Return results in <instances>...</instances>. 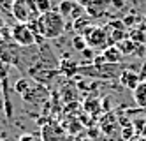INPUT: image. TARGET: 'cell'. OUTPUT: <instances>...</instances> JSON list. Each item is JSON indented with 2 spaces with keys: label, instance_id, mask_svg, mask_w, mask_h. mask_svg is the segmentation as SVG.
<instances>
[{
  "label": "cell",
  "instance_id": "cell-21",
  "mask_svg": "<svg viewBox=\"0 0 146 141\" xmlns=\"http://www.w3.org/2000/svg\"><path fill=\"white\" fill-rule=\"evenodd\" d=\"M4 27H5V21H4V18H2V14H0V32L4 30Z\"/></svg>",
  "mask_w": 146,
  "mask_h": 141
},
{
  "label": "cell",
  "instance_id": "cell-20",
  "mask_svg": "<svg viewBox=\"0 0 146 141\" xmlns=\"http://www.w3.org/2000/svg\"><path fill=\"white\" fill-rule=\"evenodd\" d=\"M113 4H114V7H118V9H120V7L123 5V0H113Z\"/></svg>",
  "mask_w": 146,
  "mask_h": 141
},
{
  "label": "cell",
  "instance_id": "cell-8",
  "mask_svg": "<svg viewBox=\"0 0 146 141\" xmlns=\"http://www.w3.org/2000/svg\"><path fill=\"white\" fill-rule=\"evenodd\" d=\"M120 81H121V85L125 86V88H130L132 92L135 90V86L141 83L139 74H137V72H134V71H130V69L123 71V72L120 74Z\"/></svg>",
  "mask_w": 146,
  "mask_h": 141
},
{
  "label": "cell",
  "instance_id": "cell-12",
  "mask_svg": "<svg viewBox=\"0 0 146 141\" xmlns=\"http://www.w3.org/2000/svg\"><path fill=\"white\" fill-rule=\"evenodd\" d=\"M76 2H72V0H62L60 5H58V13L67 18V16H72V13H74V9H76Z\"/></svg>",
  "mask_w": 146,
  "mask_h": 141
},
{
  "label": "cell",
  "instance_id": "cell-16",
  "mask_svg": "<svg viewBox=\"0 0 146 141\" xmlns=\"http://www.w3.org/2000/svg\"><path fill=\"white\" fill-rule=\"evenodd\" d=\"M30 88V83L27 81V80H18L16 81V86H14V90L19 94V95H23V94H27V90Z\"/></svg>",
  "mask_w": 146,
  "mask_h": 141
},
{
  "label": "cell",
  "instance_id": "cell-22",
  "mask_svg": "<svg viewBox=\"0 0 146 141\" xmlns=\"http://www.w3.org/2000/svg\"><path fill=\"white\" fill-rule=\"evenodd\" d=\"M78 2H79V4H81V5H83V4H85V5H88V4H90V2H92V0H78Z\"/></svg>",
  "mask_w": 146,
  "mask_h": 141
},
{
  "label": "cell",
  "instance_id": "cell-2",
  "mask_svg": "<svg viewBox=\"0 0 146 141\" xmlns=\"http://www.w3.org/2000/svg\"><path fill=\"white\" fill-rule=\"evenodd\" d=\"M11 13L16 18L18 23H25V25L35 23L40 16V13L37 11V7L34 4V0H13Z\"/></svg>",
  "mask_w": 146,
  "mask_h": 141
},
{
  "label": "cell",
  "instance_id": "cell-6",
  "mask_svg": "<svg viewBox=\"0 0 146 141\" xmlns=\"http://www.w3.org/2000/svg\"><path fill=\"white\" fill-rule=\"evenodd\" d=\"M0 60H4L5 63H18L16 58V44L13 46V42H7L5 37L0 35Z\"/></svg>",
  "mask_w": 146,
  "mask_h": 141
},
{
  "label": "cell",
  "instance_id": "cell-13",
  "mask_svg": "<svg viewBox=\"0 0 146 141\" xmlns=\"http://www.w3.org/2000/svg\"><path fill=\"white\" fill-rule=\"evenodd\" d=\"M129 39L134 42V44H143V42H146V34H144V30L134 28V30L129 32Z\"/></svg>",
  "mask_w": 146,
  "mask_h": 141
},
{
  "label": "cell",
  "instance_id": "cell-10",
  "mask_svg": "<svg viewBox=\"0 0 146 141\" xmlns=\"http://www.w3.org/2000/svg\"><path fill=\"white\" fill-rule=\"evenodd\" d=\"M134 94V101L139 108L146 110V81H141L137 86H135V90L132 92Z\"/></svg>",
  "mask_w": 146,
  "mask_h": 141
},
{
  "label": "cell",
  "instance_id": "cell-23",
  "mask_svg": "<svg viewBox=\"0 0 146 141\" xmlns=\"http://www.w3.org/2000/svg\"><path fill=\"white\" fill-rule=\"evenodd\" d=\"M141 134H143V138H144V139H146V124H144V127H143V129H141Z\"/></svg>",
  "mask_w": 146,
  "mask_h": 141
},
{
  "label": "cell",
  "instance_id": "cell-17",
  "mask_svg": "<svg viewBox=\"0 0 146 141\" xmlns=\"http://www.w3.org/2000/svg\"><path fill=\"white\" fill-rule=\"evenodd\" d=\"M9 63H5L4 60H0V80L2 81H7V76H9Z\"/></svg>",
  "mask_w": 146,
  "mask_h": 141
},
{
  "label": "cell",
  "instance_id": "cell-3",
  "mask_svg": "<svg viewBox=\"0 0 146 141\" xmlns=\"http://www.w3.org/2000/svg\"><path fill=\"white\" fill-rule=\"evenodd\" d=\"M9 35H11V41H14V44L19 48H27V46H34L37 42V34L34 32V28L30 25L25 23H16L11 27L9 30Z\"/></svg>",
  "mask_w": 146,
  "mask_h": 141
},
{
  "label": "cell",
  "instance_id": "cell-9",
  "mask_svg": "<svg viewBox=\"0 0 146 141\" xmlns=\"http://www.w3.org/2000/svg\"><path fill=\"white\" fill-rule=\"evenodd\" d=\"M109 4V0H92L86 5V11L90 13V16H104V9Z\"/></svg>",
  "mask_w": 146,
  "mask_h": 141
},
{
  "label": "cell",
  "instance_id": "cell-11",
  "mask_svg": "<svg viewBox=\"0 0 146 141\" xmlns=\"http://www.w3.org/2000/svg\"><path fill=\"white\" fill-rule=\"evenodd\" d=\"M116 48L121 51V55H123V57H130V55H134V51H135V48H137V44H134V42L127 37V39L120 41L118 44H116Z\"/></svg>",
  "mask_w": 146,
  "mask_h": 141
},
{
  "label": "cell",
  "instance_id": "cell-7",
  "mask_svg": "<svg viewBox=\"0 0 146 141\" xmlns=\"http://www.w3.org/2000/svg\"><path fill=\"white\" fill-rule=\"evenodd\" d=\"M102 60L104 63H111V65H116V63H120L123 60V55H121V51L116 48V46H108L106 49L102 51Z\"/></svg>",
  "mask_w": 146,
  "mask_h": 141
},
{
  "label": "cell",
  "instance_id": "cell-18",
  "mask_svg": "<svg viewBox=\"0 0 146 141\" xmlns=\"http://www.w3.org/2000/svg\"><path fill=\"white\" fill-rule=\"evenodd\" d=\"M19 141H39V139L35 136H32V134H25V136L19 138Z\"/></svg>",
  "mask_w": 146,
  "mask_h": 141
},
{
  "label": "cell",
  "instance_id": "cell-19",
  "mask_svg": "<svg viewBox=\"0 0 146 141\" xmlns=\"http://www.w3.org/2000/svg\"><path fill=\"white\" fill-rule=\"evenodd\" d=\"M83 55H85V57H88V58H90V57H92V55H93V51H92V49H90V48H86V49H85V51H83Z\"/></svg>",
  "mask_w": 146,
  "mask_h": 141
},
{
  "label": "cell",
  "instance_id": "cell-14",
  "mask_svg": "<svg viewBox=\"0 0 146 141\" xmlns=\"http://www.w3.org/2000/svg\"><path fill=\"white\" fill-rule=\"evenodd\" d=\"M34 4L37 7V11L40 14H46L49 11H53V5H51V0H34Z\"/></svg>",
  "mask_w": 146,
  "mask_h": 141
},
{
  "label": "cell",
  "instance_id": "cell-1",
  "mask_svg": "<svg viewBox=\"0 0 146 141\" xmlns=\"http://www.w3.org/2000/svg\"><path fill=\"white\" fill-rule=\"evenodd\" d=\"M37 34V37L44 39H58L65 30V18L58 11H49L46 14H40L35 23L30 25Z\"/></svg>",
  "mask_w": 146,
  "mask_h": 141
},
{
  "label": "cell",
  "instance_id": "cell-15",
  "mask_svg": "<svg viewBox=\"0 0 146 141\" xmlns=\"http://www.w3.org/2000/svg\"><path fill=\"white\" fill-rule=\"evenodd\" d=\"M72 48H74L76 51H85L86 48H88V44H86V41H85V37L83 35H78V37H74L72 39Z\"/></svg>",
  "mask_w": 146,
  "mask_h": 141
},
{
  "label": "cell",
  "instance_id": "cell-26",
  "mask_svg": "<svg viewBox=\"0 0 146 141\" xmlns=\"http://www.w3.org/2000/svg\"><path fill=\"white\" fill-rule=\"evenodd\" d=\"M0 139H4V134H0Z\"/></svg>",
  "mask_w": 146,
  "mask_h": 141
},
{
  "label": "cell",
  "instance_id": "cell-25",
  "mask_svg": "<svg viewBox=\"0 0 146 141\" xmlns=\"http://www.w3.org/2000/svg\"><path fill=\"white\" fill-rule=\"evenodd\" d=\"M0 141H9V139H7V138H4V139H0Z\"/></svg>",
  "mask_w": 146,
  "mask_h": 141
},
{
  "label": "cell",
  "instance_id": "cell-5",
  "mask_svg": "<svg viewBox=\"0 0 146 141\" xmlns=\"http://www.w3.org/2000/svg\"><path fill=\"white\" fill-rule=\"evenodd\" d=\"M106 28V34H108V39H109V46H116L120 41L127 39L129 34H127V25L120 19H114V21H109Z\"/></svg>",
  "mask_w": 146,
  "mask_h": 141
},
{
  "label": "cell",
  "instance_id": "cell-24",
  "mask_svg": "<svg viewBox=\"0 0 146 141\" xmlns=\"http://www.w3.org/2000/svg\"><path fill=\"white\" fill-rule=\"evenodd\" d=\"M4 86H5V81H2V80H0V92L4 90Z\"/></svg>",
  "mask_w": 146,
  "mask_h": 141
},
{
  "label": "cell",
  "instance_id": "cell-4",
  "mask_svg": "<svg viewBox=\"0 0 146 141\" xmlns=\"http://www.w3.org/2000/svg\"><path fill=\"white\" fill-rule=\"evenodd\" d=\"M83 37H85L86 44L92 48H97V49L104 48L106 49L109 46V39H108V34H106V28L104 27H88Z\"/></svg>",
  "mask_w": 146,
  "mask_h": 141
}]
</instances>
